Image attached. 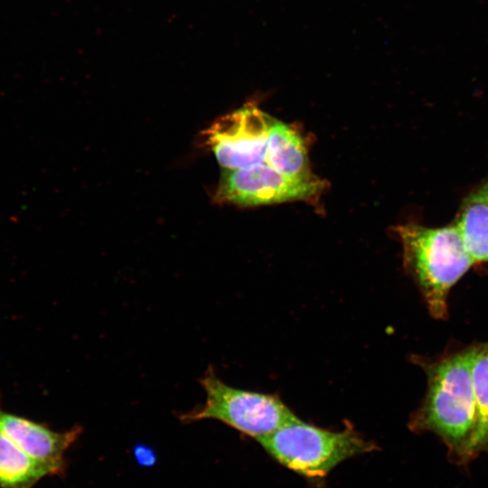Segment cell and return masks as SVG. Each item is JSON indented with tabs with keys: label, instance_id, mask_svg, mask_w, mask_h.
I'll return each instance as SVG.
<instances>
[{
	"label": "cell",
	"instance_id": "6da1fadb",
	"mask_svg": "<svg viewBox=\"0 0 488 488\" xmlns=\"http://www.w3.org/2000/svg\"><path fill=\"white\" fill-rule=\"evenodd\" d=\"M471 358L472 348L427 368V392L410 423L438 435L459 459L475 424Z\"/></svg>",
	"mask_w": 488,
	"mask_h": 488
},
{
	"label": "cell",
	"instance_id": "7a4b0ae2",
	"mask_svg": "<svg viewBox=\"0 0 488 488\" xmlns=\"http://www.w3.org/2000/svg\"><path fill=\"white\" fill-rule=\"evenodd\" d=\"M404 262L422 292L430 314L443 319L450 288L474 264L466 252L456 224L427 228L397 227Z\"/></svg>",
	"mask_w": 488,
	"mask_h": 488
},
{
	"label": "cell",
	"instance_id": "3957f363",
	"mask_svg": "<svg viewBox=\"0 0 488 488\" xmlns=\"http://www.w3.org/2000/svg\"><path fill=\"white\" fill-rule=\"evenodd\" d=\"M258 442L278 463L308 478L324 477L340 463L375 448L351 427L333 431L298 418Z\"/></svg>",
	"mask_w": 488,
	"mask_h": 488
},
{
	"label": "cell",
	"instance_id": "277c9868",
	"mask_svg": "<svg viewBox=\"0 0 488 488\" xmlns=\"http://www.w3.org/2000/svg\"><path fill=\"white\" fill-rule=\"evenodd\" d=\"M200 383L205 402L180 414L183 423L216 419L258 441L297 418L277 396L231 387L211 367Z\"/></svg>",
	"mask_w": 488,
	"mask_h": 488
},
{
	"label": "cell",
	"instance_id": "5b68a950",
	"mask_svg": "<svg viewBox=\"0 0 488 488\" xmlns=\"http://www.w3.org/2000/svg\"><path fill=\"white\" fill-rule=\"evenodd\" d=\"M323 183L311 174L288 176L264 162L239 169H225L216 198L239 205H259L304 200L316 194Z\"/></svg>",
	"mask_w": 488,
	"mask_h": 488
},
{
	"label": "cell",
	"instance_id": "8992f818",
	"mask_svg": "<svg viewBox=\"0 0 488 488\" xmlns=\"http://www.w3.org/2000/svg\"><path fill=\"white\" fill-rule=\"evenodd\" d=\"M273 119L247 105L218 118L206 131L205 143L224 169L246 168L265 162Z\"/></svg>",
	"mask_w": 488,
	"mask_h": 488
},
{
	"label": "cell",
	"instance_id": "52a82bcc",
	"mask_svg": "<svg viewBox=\"0 0 488 488\" xmlns=\"http://www.w3.org/2000/svg\"><path fill=\"white\" fill-rule=\"evenodd\" d=\"M81 432L79 426L57 432L0 408V434L30 457L49 467L54 475H60L65 470V453Z\"/></svg>",
	"mask_w": 488,
	"mask_h": 488
},
{
	"label": "cell",
	"instance_id": "ba28073f",
	"mask_svg": "<svg viewBox=\"0 0 488 488\" xmlns=\"http://www.w3.org/2000/svg\"><path fill=\"white\" fill-rule=\"evenodd\" d=\"M265 163L288 176L310 174L302 137L292 127L278 121H273L269 129Z\"/></svg>",
	"mask_w": 488,
	"mask_h": 488
},
{
	"label": "cell",
	"instance_id": "9c48e42d",
	"mask_svg": "<svg viewBox=\"0 0 488 488\" xmlns=\"http://www.w3.org/2000/svg\"><path fill=\"white\" fill-rule=\"evenodd\" d=\"M471 374L475 424L460 457L466 461L488 446V343L472 348Z\"/></svg>",
	"mask_w": 488,
	"mask_h": 488
},
{
	"label": "cell",
	"instance_id": "30bf717a",
	"mask_svg": "<svg viewBox=\"0 0 488 488\" xmlns=\"http://www.w3.org/2000/svg\"><path fill=\"white\" fill-rule=\"evenodd\" d=\"M54 475L0 434V488H33L42 478Z\"/></svg>",
	"mask_w": 488,
	"mask_h": 488
},
{
	"label": "cell",
	"instance_id": "8fae6325",
	"mask_svg": "<svg viewBox=\"0 0 488 488\" xmlns=\"http://www.w3.org/2000/svg\"><path fill=\"white\" fill-rule=\"evenodd\" d=\"M455 224L473 261H488V203L470 195Z\"/></svg>",
	"mask_w": 488,
	"mask_h": 488
},
{
	"label": "cell",
	"instance_id": "7c38bea8",
	"mask_svg": "<svg viewBox=\"0 0 488 488\" xmlns=\"http://www.w3.org/2000/svg\"><path fill=\"white\" fill-rule=\"evenodd\" d=\"M135 454L140 464L149 465L155 461L153 452L143 446L136 447Z\"/></svg>",
	"mask_w": 488,
	"mask_h": 488
},
{
	"label": "cell",
	"instance_id": "4fadbf2b",
	"mask_svg": "<svg viewBox=\"0 0 488 488\" xmlns=\"http://www.w3.org/2000/svg\"><path fill=\"white\" fill-rule=\"evenodd\" d=\"M471 196L488 203V180L476 192L471 194Z\"/></svg>",
	"mask_w": 488,
	"mask_h": 488
}]
</instances>
